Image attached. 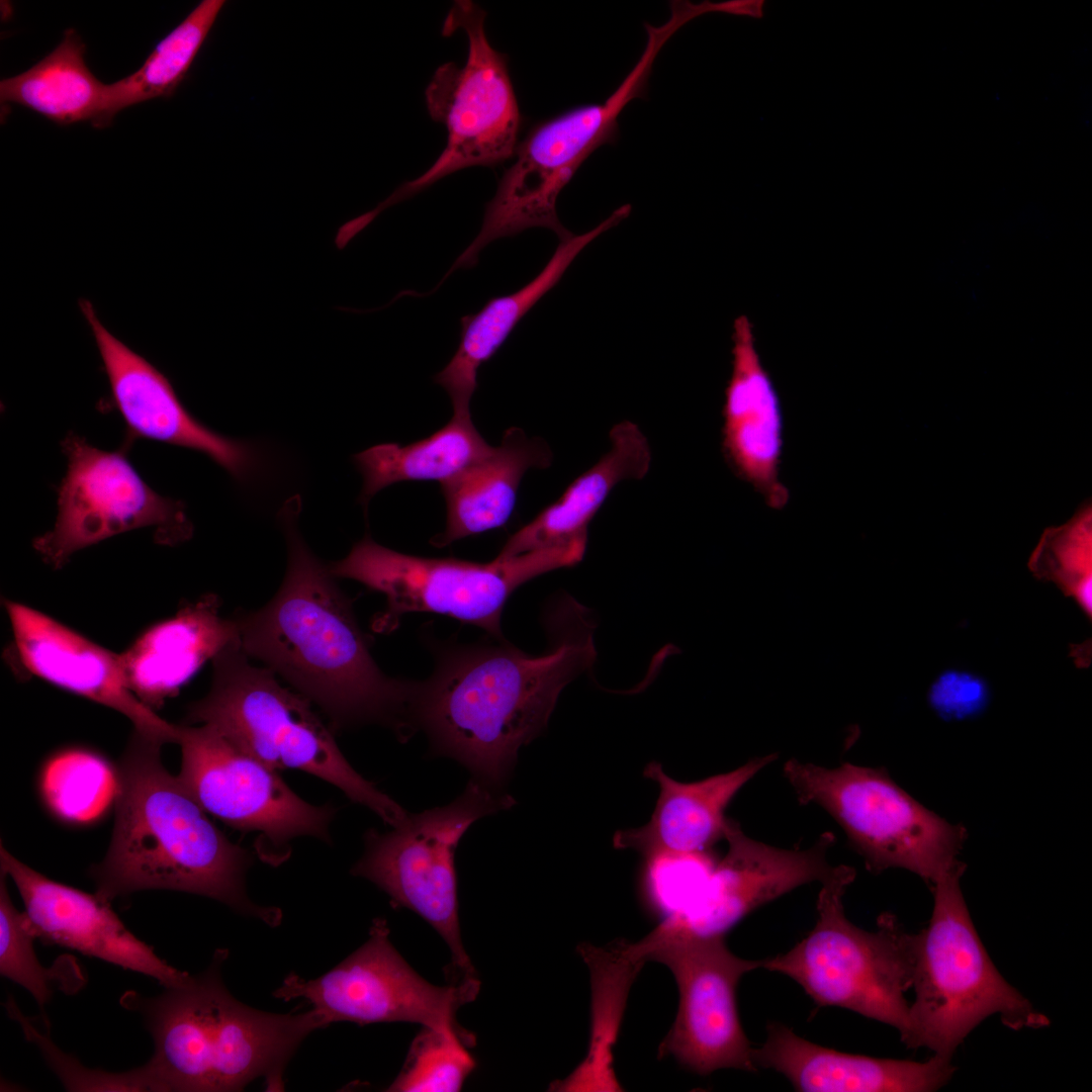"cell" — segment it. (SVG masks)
I'll list each match as a JSON object with an SVG mask.
<instances>
[{
    "instance_id": "1",
    "label": "cell",
    "mask_w": 1092,
    "mask_h": 1092,
    "mask_svg": "<svg viewBox=\"0 0 1092 1092\" xmlns=\"http://www.w3.org/2000/svg\"><path fill=\"white\" fill-rule=\"evenodd\" d=\"M300 511L293 495L279 512L288 550L279 589L262 608L233 616L242 649L316 705L332 729L375 723L407 738L416 682L378 667L350 600L298 530Z\"/></svg>"
},
{
    "instance_id": "2",
    "label": "cell",
    "mask_w": 1092,
    "mask_h": 1092,
    "mask_svg": "<svg viewBox=\"0 0 1092 1092\" xmlns=\"http://www.w3.org/2000/svg\"><path fill=\"white\" fill-rule=\"evenodd\" d=\"M561 609L548 653L532 656L508 644L462 647L416 682L413 730L423 729L434 754L455 759L491 790L500 791L519 749L541 734L561 691L596 659L584 609L573 601Z\"/></svg>"
},
{
    "instance_id": "3",
    "label": "cell",
    "mask_w": 1092,
    "mask_h": 1092,
    "mask_svg": "<svg viewBox=\"0 0 1092 1092\" xmlns=\"http://www.w3.org/2000/svg\"><path fill=\"white\" fill-rule=\"evenodd\" d=\"M163 744L136 731L115 771V817L108 850L90 870L96 893L112 901L144 890L217 900L270 926L281 910L246 890L250 852L233 843L161 760Z\"/></svg>"
},
{
    "instance_id": "4",
    "label": "cell",
    "mask_w": 1092,
    "mask_h": 1092,
    "mask_svg": "<svg viewBox=\"0 0 1092 1092\" xmlns=\"http://www.w3.org/2000/svg\"><path fill=\"white\" fill-rule=\"evenodd\" d=\"M228 956L216 949L204 972L158 996L128 991L120 998L142 1015L153 1037L147 1065L162 1091H242L259 1078L267 1091H282L285 1067L299 1044L330 1024L315 1008L276 1014L240 1002L222 980Z\"/></svg>"
},
{
    "instance_id": "5",
    "label": "cell",
    "mask_w": 1092,
    "mask_h": 1092,
    "mask_svg": "<svg viewBox=\"0 0 1092 1092\" xmlns=\"http://www.w3.org/2000/svg\"><path fill=\"white\" fill-rule=\"evenodd\" d=\"M211 661L210 690L189 707L188 722L214 728L276 770L299 769L332 784L391 827L403 822L407 812L351 766L310 701L281 686L270 668L250 663L240 639Z\"/></svg>"
},
{
    "instance_id": "6",
    "label": "cell",
    "mask_w": 1092,
    "mask_h": 1092,
    "mask_svg": "<svg viewBox=\"0 0 1092 1092\" xmlns=\"http://www.w3.org/2000/svg\"><path fill=\"white\" fill-rule=\"evenodd\" d=\"M855 878L853 868L835 866L821 883L817 920L811 931L785 953L762 960V969L798 983L819 1007H839L896 1028L903 1040L909 1029L905 993L912 987L915 934L884 913L874 931L848 920L843 896Z\"/></svg>"
},
{
    "instance_id": "7",
    "label": "cell",
    "mask_w": 1092,
    "mask_h": 1092,
    "mask_svg": "<svg viewBox=\"0 0 1092 1092\" xmlns=\"http://www.w3.org/2000/svg\"><path fill=\"white\" fill-rule=\"evenodd\" d=\"M965 866L933 884L928 925L915 934L909 1029L910 1049L927 1048L950 1057L985 1018L999 1014L1016 1029L1040 1027L1048 1019L998 972L984 947L962 894Z\"/></svg>"
},
{
    "instance_id": "8",
    "label": "cell",
    "mask_w": 1092,
    "mask_h": 1092,
    "mask_svg": "<svg viewBox=\"0 0 1092 1092\" xmlns=\"http://www.w3.org/2000/svg\"><path fill=\"white\" fill-rule=\"evenodd\" d=\"M677 30L670 19L658 26L646 24L647 39L641 56L607 99L572 108L532 128L518 144L515 162L504 172L494 196L487 202L478 235L448 274L473 266L489 243L531 228L549 229L560 241L572 235L558 218L560 192L588 156L615 142L620 113L631 100L645 93L656 57Z\"/></svg>"
},
{
    "instance_id": "9",
    "label": "cell",
    "mask_w": 1092,
    "mask_h": 1092,
    "mask_svg": "<svg viewBox=\"0 0 1092 1092\" xmlns=\"http://www.w3.org/2000/svg\"><path fill=\"white\" fill-rule=\"evenodd\" d=\"M585 547L586 541H575L478 563L400 553L366 534L345 558L328 567L336 578L356 580L385 596L386 611L374 623L378 632L392 630L402 615L428 612L502 639V614L510 596L538 575L578 563Z\"/></svg>"
},
{
    "instance_id": "10",
    "label": "cell",
    "mask_w": 1092,
    "mask_h": 1092,
    "mask_svg": "<svg viewBox=\"0 0 1092 1092\" xmlns=\"http://www.w3.org/2000/svg\"><path fill=\"white\" fill-rule=\"evenodd\" d=\"M784 775L800 804L824 809L873 873L910 871L930 884L963 867L966 829L916 801L883 768H828L792 758Z\"/></svg>"
},
{
    "instance_id": "11",
    "label": "cell",
    "mask_w": 1092,
    "mask_h": 1092,
    "mask_svg": "<svg viewBox=\"0 0 1092 1092\" xmlns=\"http://www.w3.org/2000/svg\"><path fill=\"white\" fill-rule=\"evenodd\" d=\"M485 16L486 12L473 1H454L442 34L449 36L457 29L464 30L467 59L461 68L452 62L438 67L425 91L430 116L447 128V145L425 173L401 184L372 210L352 219L356 233L383 210L451 173L472 166L497 165L514 157L520 110L506 56L487 39Z\"/></svg>"
},
{
    "instance_id": "12",
    "label": "cell",
    "mask_w": 1092,
    "mask_h": 1092,
    "mask_svg": "<svg viewBox=\"0 0 1092 1092\" xmlns=\"http://www.w3.org/2000/svg\"><path fill=\"white\" fill-rule=\"evenodd\" d=\"M515 801L471 780L452 803L407 813L388 832L368 830L365 851L352 869L384 891L391 901L425 919L450 948L452 965L464 979L475 977L460 934L455 849L478 819L507 810Z\"/></svg>"
},
{
    "instance_id": "13",
    "label": "cell",
    "mask_w": 1092,
    "mask_h": 1092,
    "mask_svg": "<svg viewBox=\"0 0 1092 1092\" xmlns=\"http://www.w3.org/2000/svg\"><path fill=\"white\" fill-rule=\"evenodd\" d=\"M637 943L645 961L670 970L678 989L677 1013L658 1057L671 1056L699 1075L721 1069L756 1072L736 989L744 975L762 967V960L739 958L722 934H699L666 918Z\"/></svg>"
},
{
    "instance_id": "14",
    "label": "cell",
    "mask_w": 1092,
    "mask_h": 1092,
    "mask_svg": "<svg viewBox=\"0 0 1092 1092\" xmlns=\"http://www.w3.org/2000/svg\"><path fill=\"white\" fill-rule=\"evenodd\" d=\"M130 445L124 441L107 451L73 432L62 440L68 465L57 488V518L32 542L48 565L61 568L74 553L141 528H152L155 541L163 545L192 537L184 503L148 485L127 458Z\"/></svg>"
},
{
    "instance_id": "15",
    "label": "cell",
    "mask_w": 1092,
    "mask_h": 1092,
    "mask_svg": "<svg viewBox=\"0 0 1092 1092\" xmlns=\"http://www.w3.org/2000/svg\"><path fill=\"white\" fill-rule=\"evenodd\" d=\"M179 781L209 814L245 832H257V853L271 864L285 860L292 839L330 841L335 809L298 797L277 770L237 747L214 728L178 725Z\"/></svg>"
},
{
    "instance_id": "16",
    "label": "cell",
    "mask_w": 1092,
    "mask_h": 1092,
    "mask_svg": "<svg viewBox=\"0 0 1092 1092\" xmlns=\"http://www.w3.org/2000/svg\"><path fill=\"white\" fill-rule=\"evenodd\" d=\"M480 983L475 977L435 986L404 961L389 939L384 919H375L367 941L323 976L305 980L290 973L273 996L303 999L330 1023L413 1022L472 1039L456 1022L457 1010L473 1001Z\"/></svg>"
},
{
    "instance_id": "17",
    "label": "cell",
    "mask_w": 1092,
    "mask_h": 1092,
    "mask_svg": "<svg viewBox=\"0 0 1092 1092\" xmlns=\"http://www.w3.org/2000/svg\"><path fill=\"white\" fill-rule=\"evenodd\" d=\"M78 304L102 362L110 403L125 424L127 443L149 439L200 452L243 486L264 477L268 461L261 446L201 424L184 406L169 378L105 328L90 300L80 298Z\"/></svg>"
},
{
    "instance_id": "18",
    "label": "cell",
    "mask_w": 1092,
    "mask_h": 1092,
    "mask_svg": "<svg viewBox=\"0 0 1092 1092\" xmlns=\"http://www.w3.org/2000/svg\"><path fill=\"white\" fill-rule=\"evenodd\" d=\"M724 839L726 853L689 901L666 917L699 934L723 935L757 908L800 886L822 883L834 870L827 857L835 841L831 832L808 848L786 849L750 838L728 818Z\"/></svg>"
},
{
    "instance_id": "19",
    "label": "cell",
    "mask_w": 1092,
    "mask_h": 1092,
    "mask_svg": "<svg viewBox=\"0 0 1092 1092\" xmlns=\"http://www.w3.org/2000/svg\"><path fill=\"white\" fill-rule=\"evenodd\" d=\"M1 872L10 876L24 904L35 938L77 950L156 979L164 988L184 984L191 975L159 958L122 923L111 902L97 893L49 879L1 845Z\"/></svg>"
},
{
    "instance_id": "20",
    "label": "cell",
    "mask_w": 1092,
    "mask_h": 1092,
    "mask_svg": "<svg viewBox=\"0 0 1092 1092\" xmlns=\"http://www.w3.org/2000/svg\"><path fill=\"white\" fill-rule=\"evenodd\" d=\"M14 646L31 674L129 719L138 733L162 744L178 739V725L159 717L131 692L120 655L56 619L21 603L6 601Z\"/></svg>"
},
{
    "instance_id": "21",
    "label": "cell",
    "mask_w": 1092,
    "mask_h": 1092,
    "mask_svg": "<svg viewBox=\"0 0 1092 1092\" xmlns=\"http://www.w3.org/2000/svg\"><path fill=\"white\" fill-rule=\"evenodd\" d=\"M722 452L728 466L774 510L790 491L780 479L784 417L776 386L759 357L753 327L739 315L732 331V371L722 411Z\"/></svg>"
},
{
    "instance_id": "22",
    "label": "cell",
    "mask_w": 1092,
    "mask_h": 1092,
    "mask_svg": "<svg viewBox=\"0 0 1092 1092\" xmlns=\"http://www.w3.org/2000/svg\"><path fill=\"white\" fill-rule=\"evenodd\" d=\"M757 1068L784 1075L803 1092H928L951 1077V1058L935 1055L926 1062L882 1059L838 1052L774 1022L753 1048Z\"/></svg>"
},
{
    "instance_id": "23",
    "label": "cell",
    "mask_w": 1092,
    "mask_h": 1092,
    "mask_svg": "<svg viewBox=\"0 0 1092 1092\" xmlns=\"http://www.w3.org/2000/svg\"><path fill=\"white\" fill-rule=\"evenodd\" d=\"M776 758V754L755 757L731 771L694 783L675 781L657 761L648 763L644 776L659 787L653 813L646 824L617 831L614 847L633 849L644 858L710 853L713 845L724 839L728 805L746 783Z\"/></svg>"
},
{
    "instance_id": "24",
    "label": "cell",
    "mask_w": 1092,
    "mask_h": 1092,
    "mask_svg": "<svg viewBox=\"0 0 1092 1092\" xmlns=\"http://www.w3.org/2000/svg\"><path fill=\"white\" fill-rule=\"evenodd\" d=\"M207 594L144 632L120 653L129 689L148 708L161 707L207 661L240 639L234 618Z\"/></svg>"
},
{
    "instance_id": "25",
    "label": "cell",
    "mask_w": 1092,
    "mask_h": 1092,
    "mask_svg": "<svg viewBox=\"0 0 1092 1092\" xmlns=\"http://www.w3.org/2000/svg\"><path fill=\"white\" fill-rule=\"evenodd\" d=\"M628 215V208L620 206L589 231L561 240L545 267L529 283L514 293L491 298L479 311L461 318L458 348L435 376V382L449 395L454 415L470 414L479 367L495 354L523 316L559 282L587 245Z\"/></svg>"
},
{
    "instance_id": "26",
    "label": "cell",
    "mask_w": 1092,
    "mask_h": 1092,
    "mask_svg": "<svg viewBox=\"0 0 1092 1092\" xmlns=\"http://www.w3.org/2000/svg\"><path fill=\"white\" fill-rule=\"evenodd\" d=\"M609 439V450L576 477L556 502L513 534L497 557L511 558L587 540V527L611 491L624 480L643 478L651 464L648 440L636 424L630 421L616 424Z\"/></svg>"
},
{
    "instance_id": "27",
    "label": "cell",
    "mask_w": 1092,
    "mask_h": 1092,
    "mask_svg": "<svg viewBox=\"0 0 1092 1092\" xmlns=\"http://www.w3.org/2000/svg\"><path fill=\"white\" fill-rule=\"evenodd\" d=\"M552 452L540 438L510 428L500 444L462 472L441 483L447 509L446 528L431 543L446 546L459 539L504 526L516 506L521 480L529 469H545Z\"/></svg>"
},
{
    "instance_id": "28",
    "label": "cell",
    "mask_w": 1092,
    "mask_h": 1092,
    "mask_svg": "<svg viewBox=\"0 0 1092 1092\" xmlns=\"http://www.w3.org/2000/svg\"><path fill=\"white\" fill-rule=\"evenodd\" d=\"M476 430L471 415H453L431 436L400 446L375 445L353 456L363 485L358 500L367 510L381 489L408 480H449L492 451Z\"/></svg>"
},
{
    "instance_id": "29",
    "label": "cell",
    "mask_w": 1092,
    "mask_h": 1092,
    "mask_svg": "<svg viewBox=\"0 0 1092 1092\" xmlns=\"http://www.w3.org/2000/svg\"><path fill=\"white\" fill-rule=\"evenodd\" d=\"M85 49L78 33L67 29L42 60L1 80V102L26 107L59 125L89 120L95 127L105 108L107 84L87 67Z\"/></svg>"
},
{
    "instance_id": "30",
    "label": "cell",
    "mask_w": 1092,
    "mask_h": 1092,
    "mask_svg": "<svg viewBox=\"0 0 1092 1092\" xmlns=\"http://www.w3.org/2000/svg\"><path fill=\"white\" fill-rule=\"evenodd\" d=\"M223 0H203L163 39L131 75L107 84L106 103L96 127L108 126L122 109L174 94L205 42Z\"/></svg>"
},
{
    "instance_id": "31",
    "label": "cell",
    "mask_w": 1092,
    "mask_h": 1092,
    "mask_svg": "<svg viewBox=\"0 0 1092 1092\" xmlns=\"http://www.w3.org/2000/svg\"><path fill=\"white\" fill-rule=\"evenodd\" d=\"M7 875L0 880V974L23 987L43 1009L53 992L79 990L84 976L72 957H62L54 968L42 967L33 949L35 937L30 932L24 911L19 912L10 899Z\"/></svg>"
},
{
    "instance_id": "32",
    "label": "cell",
    "mask_w": 1092,
    "mask_h": 1092,
    "mask_svg": "<svg viewBox=\"0 0 1092 1092\" xmlns=\"http://www.w3.org/2000/svg\"><path fill=\"white\" fill-rule=\"evenodd\" d=\"M1091 507L1082 508L1068 523L1046 529L1028 567L1038 579L1051 581L1092 617Z\"/></svg>"
},
{
    "instance_id": "33",
    "label": "cell",
    "mask_w": 1092,
    "mask_h": 1092,
    "mask_svg": "<svg viewBox=\"0 0 1092 1092\" xmlns=\"http://www.w3.org/2000/svg\"><path fill=\"white\" fill-rule=\"evenodd\" d=\"M465 1039L455 1032L423 1027L414 1038L404 1065L388 1087L394 1092H456L475 1068L465 1048Z\"/></svg>"
},
{
    "instance_id": "34",
    "label": "cell",
    "mask_w": 1092,
    "mask_h": 1092,
    "mask_svg": "<svg viewBox=\"0 0 1092 1092\" xmlns=\"http://www.w3.org/2000/svg\"><path fill=\"white\" fill-rule=\"evenodd\" d=\"M43 791L58 815L84 821L98 815L115 794V775L91 753L67 752L50 763L43 776Z\"/></svg>"
},
{
    "instance_id": "35",
    "label": "cell",
    "mask_w": 1092,
    "mask_h": 1092,
    "mask_svg": "<svg viewBox=\"0 0 1092 1092\" xmlns=\"http://www.w3.org/2000/svg\"><path fill=\"white\" fill-rule=\"evenodd\" d=\"M6 1007L11 1017L21 1023L27 1038L40 1046L52 1069L58 1074L67 1090L161 1091L158 1081L147 1064L135 1070L118 1074L89 1070L78 1063L77 1059H71L62 1054L44 1033L37 1030L28 1018L22 1016L13 1000L9 999Z\"/></svg>"
},
{
    "instance_id": "36",
    "label": "cell",
    "mask_w": 1092,
    "mask_h": 1092,
    "mask_svg": "<svg viewBox=\"0 0 1092 1092\" xmlns=\"http://www.w3.org/2000/svg\"><path fill=\"white\" fill-rule=\"evenodd\" d=\"M990 699L991 689L984 677L953 668L938 674L927 692L930 707L946 721H962L982 714Z\"/></svg>"
},
{
    "instance_id": "37",
    "label": "cell",
    "mask_w": 1092,
    "mask_h": 1092,
    "mask_svg": "<svg viewBox=\"0 0 1092 1092\" xmlns=\"http://www.w3.org/2000/svg\"><path fill=\"white\" fill-rule=\"evenodd\" d=\"M704 3L707 13H724L756 19L764 15L765 1L762 0L704 1Z\"/></svg>"
}]
</instances>
